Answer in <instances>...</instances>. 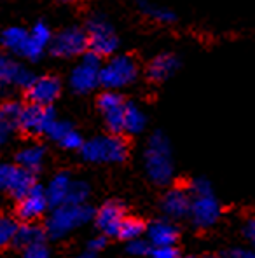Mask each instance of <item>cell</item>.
I'll return each instance as SVG.
<instances>
[{"label": "cell", "mask_w": 255, "mask_h": 258, "mask_svg": "<svg viewBox=\"0 0 255 258\" xmlns=\"http://www.w3.org/2000/svg\"><path fill=\"white\" fill-rule=\"evenodd\" d=\"M147 232V241L150 242L152 248H170L175 244L178 237V230L173 223L166 222V220H158V222L150 223Z\"/></svg>", "instance_id": "obj_16"}, {"label": "cell", "mask_w": 255, "mask_h": 258, "mask_svg": "<svg viewBox=\"0 0 255 258\" xmlns=\"http://www.w3.org/2000/svg\"><path fill=\"white\" fill-rule=\"evenodd\" d=\"M245 237L255 244V218L248 220V223L245 225Z\"/></svg>", "instance_id": "obj_38"}, {"label": "cell", "mask_w": 255, "mask_h": 258, "mask_svg": "<svg viewBox=\"0 0 255 258\" xmlns=\"http://www.w3.org/2000/svg\"><path fill=\"white\" fill-rule=\"evenodd\" d=\"M81 155L87 162H123L128 157V143L123 136L109 135L98 136L89 142H84L81 147Z\"/></svg>", "instance_id": "obj_4"}, {"label": "cell", "mask_w": 255, "mask_h": 258, "mask_svg": "<svg viewBox=\"0 0 255 258\" xmlns=\"http://www.w3.org/2000/svg\"><path fill=\"white\" fill-rule=\"evenodd\" d=\"M77 258H96V256H94V253L87 251V253H84V255H81V256H77Z\"/></svg>", "instance_id": "obj_40"}, {"label": "cell", "mask_w": 255, "mask_h": 258, "mask_svg": "<svg viewBox=\"0 0 255 258\" xmlns=\"http://www.w3.org/2000/svg\"><path fill=\"white\" fill-rule=\"evenodd\" d=\"M44 239H45V230L42 227L35 225L32 222H26L25 225L18 227L16 236H14V244L20 246L23 249H28L32 246L44 244Z\"/></svg>", "instance_id": "obj_21"}, {"label": "cell", "mask_w": 255, "mask_h": 258, "mask_svg": "<svg viewBox=\"0 0 255 258\" xmlns=\"http://www.w3.org/2000/svg\"><path fill=\"white\" fill-rule=\"evenodd\" d=\"M28 32L33 42L39 44L42 49L49 47V44H51V40H53V32H51V28H49V25H45L44 21H39V23H35Z\"/></svg>", "instance_id": "obj_27"}, {"label": "cell", "mask_w": 255, "mask_h": 258, "mask_svg": "<svg viewBox=\"0 0 255 258\" xmlns=\"http://www.w3.org/2000/svg\"><path fill=\"white\" fill-rule=\"evenodd\" d=\"M70 129H72V126L68 122L56 119L55 122H53L51 126L47 127V131H45V136H49V138L55 140V142H60V140H62L63 136L67 135L68 131H70Z\"/></svg>", "instance_id": "obj_32"}, {"label": "cell", "mask_w": 255, "mask_h": 258, "mask_svg": "<svg viewBox=\"0 0 255 258\" xmlns=\"http://www.w3.org/2000/svg\"><path fill=\"white\" fill-rule=\"evenodd\" d=\"M60 93H62V82L53 75L35 77V81L26 89L30 103L39 107H51L58 100Z\"/></svg>", "instance_id": "obj_11"}, {"label": "cell", "mask_w": 255, "mask_h": 258, "mask_svg": "<svg viewBox=\"0 0 255 258\" xmlns=\"http://www.w3.org/2000/svg\"><path fill=\"white\" fill-rule=\"evenodd\" d=\"M138 9L142 14H145L147 18H150L156 23H163V25H170L177 20L173 11H170L168 7L158 6V4H152L149 0H140L138 2Z\"/></svg>", "instance_id": "obj_24"}, {"label": "cell", "mask_w": 255, "mask_h": 258, "mask_svg": "<svg viewBox=\"0 0 255 258\" xmlns=\"http://www.w3.org/2000/svg\"><path fill=\"white\" fill-rule=\"evenodd\" d=\"M143 232H145V225H143L142 220L124 218L119 227V230H117V236L129 242V241H133V239H140Z\"/></svg>", "instance_id": "obj_25"}, {"label": "cell", "mask_w": 255, "mask_h": 258, "mask_svg": "<svg viewBox=\"0 0 255 258\" xmlns=\"http://www.w3.org/2000/svg\"><path fill=\"white\" fill-rule=\"evenodd\" d=\"M126 249L133 258H143V256L150 255L152 246H150L149 241H145V239L140 237V239H133V241H129Z\"/></svg>", "instance_id": "obj_30"}, {"label": "cell", "mask_w": 255, "mask_h": 258, "mask_svg": "<svg viewBox=\"0 0 255 258\" xmlns=\"http://www.w3.org/2000/svg\"><path fill=\"white\" fill-rule=\"evenodd\" d=\"M138 77V63L129 54H117L100 68V86L107 91H117L128 87Z\"/></svg>", "instance_id": "obj_5"}, {"label": "cell", "mask_w": 255, "mask_h": 258, "mask_svg": "<svg viewBox=\"0 0 255 258\" xmlns=\"http://www.w3.org/2000/svg\"><path fill=\"white\" fill-rule=\"evenodd\" d=\"M49 51L56 58H75L82 56L87 51V35L79 26L65 28L53 37L49 44Z\"/></svg>", "instance_id": "obj_8"}, {"label": "cell", "mask_w": 255, "mask_h": 258, "mask_svg": "<svg viewBox=\"0 0 255 258\" xmlns=\"http://www.w3.org/2000/svg\"><path fill=\"white\" fill-rule=\"evenodd\" d=\"M163 211L170 216V218H184L189 215V208H191V196L184 188H171L166 192L165 199H163Z\"/></svg>", "instance_id": "obj_18"}, {"label": "cell", "mask_w": 255, "mask_h": 258, "mask_svg": "<svg viewBox=\"0 0 255 258\" xmlns=\"http://www.w3.org/2000/svg\"><path fill=\"white\" fill-rule=\"evenodd\" d=\"M100 68L101 58L93 54L91 51H86L81 58V63L75 64V68L70 74V87L77 94H87L100 86Z\"/></svg>", "instance_id": "obj_6"}, {"label": "cell", "mask_w": 255, "mask_h": 258, "mask_svg": "<svg viewBox=\"0 0 255 258\" xmlns=\"http://www.w3.org/2000/svg\"><path fill=\"white\" fill-rule=\"evenodd\" d=\"M147 126V117L142 108L135 103H128L124 110V133L128 135H140Z\"/></svg>", "instance_id": "obj_23"}, {"label": "cell", "mask_w": 255, "mask_h": 258, "mask_svg": "<svg viewBox=\"0 0 255 258\" xmlns=\"http://www.w3.org/2000/svg\"><path fill=\"white\" fill-rule=\"evenodd\" d=\"M149 256L150 258H180L173 246H170V248H152Z\"/></svg>", "instance_id": "obj_36"}, {"label": "cell", "mask_w": 255, "mask_h": 258, "mask_svg": "<svg viewBox=\"0 0 255 258\" xmlns=\"http://www.w3.org/2000/svg\"><path fill=\"white\" fill-rule=\"evenodd\" d=\"M94 211L87 204H62L58 208H53V213L45 220V234L53 239L65 237L75 230L77 227L84 225L89 220H93Z\"/></svg>", "instance_id": "obj_2"}, {"label": "cell", "mask_w": 255, "mask_h": 258, "mask_svg": "<svg viewBox=\"0 0 255 258\" xmlns=\"http://www.w3.org/2000/svg\"><path fill=\"white\" fill-rule=\"evenodd\" d=\"M56 120V113L51 107H39V105H26L21 110L18 127L28 135H45L47 127Z\"/></svg>", "instance_id": "obj_10"}, {"label": "cell", "mask_w": 255, "mask_h": 258, "mask_svg": "<svg viewBox=\"0 0 255 258\" xmlns=\"http://www.w3.org/2000/svg\"><path fill=\"white\" fill-rule=\"evenodd\" d=\"M189 216L197 227H210L219 220L220 216V204L217 199L210 196H199L191 199V208H189Z\"/></svg>", "instance_id": "obj_13"}, {"label": "cell", "mask_w": 255, "mask_h": 258, "mask_svg": "<svg viewBox=\"0 0 255 258\" xmlns=\"http://www.w3.org/2000/svg\"><path fill=\"white\" fill-rule=\"evenodd\" d=\"M70 185H72V180H70V176H68V173H58L56 176H53V180L49 181L47 187L44 188L49 206L58 208L67 203Z\"/></svg>", "instance_id": "obj_19"}, {"label": "cell", "mask_w": 255, "mask_h": 258, "mask_svg": "<svg viewBox=\"0 0 255 258\" xmlns=\"http://www.w3.org/2000/svg\"><path fill=\"white\" fill-rule=\"evenodd\" d=\"M98 110L105 120V126L112 135H121L124 133V110H126V101L116 91H105L98 98Z\"/></svg>", "instance_id": "obj_9"}, {"label": "cell", "mask_w": 255, "mask_h": 258, "mask_svg": "<svg viewBox=\"0 0 255 258\" xmlns=\"http://www.w3.org/2000/svg\"><path fill=\"white\" fill-rule=\"evenodd\" d=\"M191 258H192V256H191ZM194 258H196V256H194Z\"/></svg>", "instance_id": "obj_42"}, {"label": "cell", "mask_w": 255, "mask_h": 258, "mask_svg": "<svg viewBox=\"0 0 255 258\" xmlns=\"http://www.w3.org/2000/svg\"><path fill=\"white\" fill-rule=\"evenodd\" d=\"M105 244H107V237L105 236H96L87 242V249H89L91 253H94V251H98V249H104Z\"/></svg>", "instance_id": "obj_37"}, {"label": "cell", "mask_w": 255, "mask_h": 258, "mask_svg": "<svg viewBox=\"0 0 255 258\" xmlns=\"http://www.w3.org/2000/svg\"><path fill=\"white\" fill-rule=\"evenodd\" d=\"M16 161L20 164V168L26 169L30 173H35L42 168L45 161V149L39 143H32V145H26L18 152Z\"/></svg>", "instance_id": "obj_20"}, {"label": "cell", "mask_w": 255, "mask_h": 258, "mask_svg": "<svg viewBox=\"0 0 255 258\" xmlns=\"http://www.w3.org/2000/svg\"><path fill=\"white\" fill-rule=\"evenodd\" d=\"M124 216L123 204L110 201V203L104 204L96 213V227L104 232V236H117Z\"/></svg>", "instance_id": "obj_15"}, {"label": "cell", "mask_w": 255, "mask_h": 258, "mask_svg": "<svg viewBox=\"0 0 255 258\" xmlns=\"http://www.w3.org/2000/svg\"><path fill=\"white\" fill-rule=\"evenodd\" d=\"M18 223L11 216L0 215V248H6L11 242H14Z\"/></svg>", "instance_id": "obj_26"}, {"label": "cell", "mask_w": 255, "mask_h": 258, "mask_svg": "<svg viewBox=\"0 0 255 258\" xmlns=\"http://www.w3.org/2000/svg\"><path fill=\"white\" fill-rule=\"evenodd\" d=\"M58 143L67 150H81V147L84 145V140H82V136L79 135L74 127H72Z\"/></svg>", "instance_id": "obj_31"}, {"label": "cell", "mask_w": 255, "mask_h": 258, "mask_svg": "<svg viewBox=\"0 0 255 258\" xmlns=\"http://www.w3.org/2000/svg\"><path fill=\"white\" fill-rule=\"evenodd\" d=\"M33 187H35V176H33V173L26 171L23 168H14L13 176L9 180L7 192L13 197H16L18 201H21Z\"/></svg>", "instance_id": "obj_22"}, {"label": "cell", "mask_w": 255, "mask_h": 258, "mask_svg": "<svg viewBox=\"0 0 255 258\" xmlns=\"http://www.w3.org/2000/svg\"><path fill=\"white\" fill-rule=\"evenodd\" d=\"M11 129H13V127H11L9 124H6L2 119H0V143L6 142L7 136H9V133H11Z\"/></svg>", "instance_id": "obj_39"}, {"label": "cell", "mask_w": 255, "mask_h": 258, "mask_svg": "<svg viewBox=\"0 0 255 258\" xmlns=\"http://www.w3.org/2000/svg\"><path fill=\"white\" fill-rule=\"evenodd\" d=\"M13 171H14V166L0 162V192L7 190L9 180H11V176H13Z\"/></svg>", "instance_id": "obj_34"}, {"label": "cell", "mask_w": 255, "mask_h": 258, "mask_svg": "<svg viewBox=\"0 0 255 258\" xmlns=\"http://www.w3.org/2000/svg\"><path fill=\"white\" fill-rule=\"evenodd\" d=\"M86 35H87V49L93 54L105 58V56H114V52L119 47V39L114 30L112 23L109 18L101 13L91 14L86 23Z\"/></svg>", "instance_id": "obj_3"}, {"label": "cell", "mask_w": 255, "mask_h": 258, "mask_svg": "<svg viewBox=\"0 0 255 258\" xmlns=\"http://www.w3.org/2000/svg\"><path fill=\"white\" fill-rule=\"evenodd\" d=\"M89 196V185L86 181H72L70 190H68V197L65 204H86V199Z\"/></svg>", "instance_id": "obj_29"}, {"label": "cell", "mask_w": 255, "mask_h": 258, "mask_svg": "<svg viewBox=\"0 0 255 258\" xmlns=\"http://www.w3.org/2000/svg\"><path fill=\"white\" fill-rule=\"evenodd\" d=\"M250 258H255V251H250Z\"/></svg>", "instance_id": "obj_41"}, {"label": "cell", "mask_w": 255, "mask_h": 258, "mask_svg": "<svg viewBox=\"0 0 255 258\" xmlns=\"http://www.w3.org/2000/svg\"><path fill=\"white\" fill-rule=\"evenodd\" d=\"M33 81H35V75L28 68L21 67L9 56L0 54V89H7V87L28 89Z\"/></svg>", "instance_id": "obj_12"}, {"label": "cell", "mask_w": 255, "mask_h": 258, "mask_svg": "<svg viewBox=\"0 0 255 258\" xmlns=\"http://www.w3.org/2000/svg\"><path fill=\"white\" fill-rule=\"evenodd\" d=\"M47 208L49 203H47V197H45L44 188L35 185L20 201V204H18V216L21 220H25V222H33V220L40 218Z\"/></svg>", "instance_id": "obj_14"}, {"label": "cell", "mask_w": 255, "mask_h": 258, "mask_svg": "<svg viewBox=\"0 0 255 258\" xmlns=\"http://www.w3.org/2000/svg\"><path fill=\"white\" fill-rule=\"evenodd\" d=\"M212 192V185L207 178H196L192 180L191 187H189V196L192 197H199V196H210Z\"/></svg>", "instance_id": "obj_33"}, {"label": "cell", "mask_w": 255, "mask_h": 258, "mask_svg": "<svg viewBox=\"0 0 255 258\" xmlns=\"http://www.w3.org/2000/svg\"><path fill=\"white\" fill-rule=\"evenodd\" d=\"M0 44L7 49L9 52L16 56H21L30 61H37L42 58L45 49L40 47L39 44H35L30 37V32L21 26H11L6 28L0 35Z\"/></svg>", "instance_id": "obj_7"}, {"label": "cell", "mask_w": 255, "mask_h": 258, "mask_svg": "<svg viewBox=\"0 0 255 258\" xmlns=\"http://www.w3.org/2000/svg\"><path fill=\"white\" fill-rule=\"evenodd\" d=\"M23 258H51V255H49V249L44 244H37L25 249V256Z\"/></svg>", "instance_id": "obj_35"}, {"label": "cell", "mask_w": 255, "mask_h": 258, "mask_svg": "<svg viewBox=\"0 0 255 258\" xmlns=\"http://www.w3.org/2000/svg\"><path fill=\"white\" fill-rule=\"evenodd\" d=\"M23 105L20 101H6V103L0 107V119L6 124H9L11 127L18 126V120H20Z\"/></svg>", "instance_id": "obj_28"}, {"label": "cell", "mask_w": 255, "mask_h": 258, "mask_svg": "<svg viewBox=\"0 0 255 258\" xmlns=\"http://www.w3.org/2000/svg\"><path fill=\"white\" fill-rule=\"evenodd\" d=\"M180 67V61L171 52H161L149 63L147 67V77L154 82H163L170 79Z\"/></svg>", "instance_id": "obj_17"}, {"label": "cell", "mask_w": 255, "mask_h": 258, "mask_svg": "<svg viewBox=\"0 0 255 258\" xmlns=\"http://www.w3.org/2000/svg\"><path fill=\"white\" fill-rule=\"evenodd\" d=\"M145 169L156 185H166L173 178L171 149L165 133L158 131L149 138L145 150Z\"/></svg>", "instance_id": "obj_1"}]
</instances>
